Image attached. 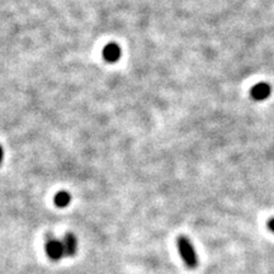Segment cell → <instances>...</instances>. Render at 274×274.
I'll list each match as a JSON object with an SVG mask.
<instances>
[{"label":"cell","mask_w":274,"mask_h":274,"mask_svg":"<svg viewBox=\"0 0 274 274\" xmlns=\"http://www.w3.org/2000/svg\"><path fill=\"white\" fill-rule=\"evenodd\" d=\"M177 244H178L179 254H181L182 259L184 260L185 265H187L188 268H190V269L197 267L198 257L197 253H195L194 246H193V244L190 242V240L185 236H179Z\"/></svg>","instance_id":"1"},{"label":"cell","mask_w":274,"mask_h":274,"mask_svg":"<svg viewBox=\"0 0 274 274\" xmlns=\"http://www.w3.org/2000/svg\"><path fill=\"white\" fill-rule=\"evenodd\" d=\"M62 244H64L65 255H67V257H72V255H75V253H77V249H78V240L74 235L66 234V236L64 237Z\"/></svg>","instance_id":"5"},{"label":"cell","mask_w":274,"mask_h":274,"mask_svg":"<svg viewBox=\"0 0 274 274\" xmlns=\"http://www.w3.org/2000/svg\"><path fill=\"white\" fill-rule=\"evenodd\" d=\"M268 229H269L272 232H274V218H270V220L268 221Z\"/></svg>","instance_id":"7"},{"label":"cell","mask_w":274,"mask_h":274,"mask_svg":"<svg viewBox=\"0 0 274 274\" xmlns=\"http://www.w3.org/2000/svg\"><path fill=\"white\" fill-rule=\"evenodd\" d=\"M270 93H272V89L267 83H258L250 89V96L254 101H265L267 98H269Z\"/></svg>","instance_id":"3"},{"label":"cell","mask_w":274,"mask_h":274,"mask_svg":"<svg viewBox=\"0 0 274 274\" xmlns=\"http://www.w3.org/2000/svg\"><path fill=\"white\" fill-rule=\"evenodd\" d=\"M121 48L116 43H109L103 49V57L107 62H117L121 59Z\"/></svg>","instance_id":"4"},{"label":"cell","mask_w":274,"mask_h":274,"mask_svg":"<svg viewBox=\"0 0 274 274\" xmlns=\"http://www.w3.org/2000/svg\"><path fill=\"white\" fill-rule=\"evenodd\" d=\"M71 201V195L67 192H59L56 195H55V205L60 208L67 207Z\"/></svg>","instance_id":"6"},{"label":"cell","mask_w":274,"mask_h":274,"mask_svg":"<svg viewBox=\"0 0 274 274\" xmlns=\"http://www.w3.org/2000/svg\"><path fill=\"white\" fill-rule=\"evenodd\" d=\"M46 253L49 259L57 262V260L61 259L65 254L64 244H62V241H60V240L57 239H49L46 244Z\"/></svg>","instance_id":"2"},{"label":"cell","mask_w":274,"mask_h":274,"mask_svg":"<svg viewBox=\"0 0 274 274\" xmlns=\"http://www.w3.org/2000/svg\"><path fill=\"white\" fill-rule=\"evenodd\" d=\"M3 159H4V150H3V147L0 146V165H2L3 163Z\"/></svg>","instance_id":"8"}]
</instances>
